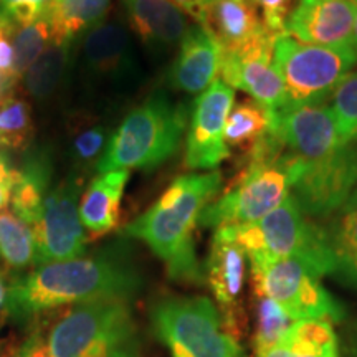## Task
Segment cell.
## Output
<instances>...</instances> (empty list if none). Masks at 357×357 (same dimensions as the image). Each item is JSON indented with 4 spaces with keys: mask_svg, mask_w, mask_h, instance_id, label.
Returning a JSON list of instances; mask_svg holds the SVG:
<instances>
[{
    "mask_svg": "<svg viewBox=\"0 0 357 357\" xmlns=\"http://www.w3.org/2000/svg\"><path fill=\"white\" fill-rule=\"evenodd\" d=\"M53 357H142L129 301L98 300L73 306L47 341Z\"/></svg>",
    "mask_w": 357,
    "mask_h": 357,
    "instance_id": "8992f818",
    "label": "cell"
},
{
    "mask_svg": "<svg viewBox=\"0 0 357 357\" xmlns=\"http://www.w3.org/2000/svg\"><path fill=\"white\" fill-rule=\"evenodd\" d=\"M71 45L52 42L42 55L33 61V65L24 73V84L29 95L37 100H45L52 96L60 86L68 66Z\"/></svg>",
    "mask_w": 357,
    "mask_h": 357,
    "instance_id": "d4e9b609",
    "label": "cell"
},
{
    "mask_svg": "<svg viewBox=\"0 0 357 357\" xmlns=\"http://www.w3.org/2000/svg\"><path fill=\"white\" fill-rule=\"evenodd\" d=\"M33 136V118L29 101L13 89L0 95V147L24 151Z\"/></svg>",
    "mask_w": 357,
    "mask_h": 357,
    "instance_id": "4316f807",
    "label": "cell"
},
{
    "mask_svg": "<svg viewBox=\"0 0 357 357\" xmlns=\"http://www.w3.org/2000/svg\"><path fill=\"white\" fill-rule=\"evenodd\" d=\"M245 260L247 257L238 245L215 231L204 276H207L215 301L220 306L223 326L236 341L243 319L240 294L245 281Z\"/></svg>",
    "mask_w": 357,
    "mask_h": 357,
    "instance_id": "2e32d148",
    "label": "cell"
},
{
    "mask_svg": "<svg viewBox=\"0 0 357 357\" xmlns=\"http://www.w3.org/2000/svg\"><path fill=\"white\" fill-rule=\"evenodd\" d=\"M356 3V20H354V35H352V47L357 52V2Z\"/></svg>",
    "mask_w": 357,
    "mask_h": 357,
    "instance_id": "7bdbcfd3",
    "label": "cell"
},
{
    "mask_svg": "<svg viewBox=\"0 0 357 357\" xmlns=\"http://www.w3.org/2000/svg\"><path fill=\"white\" fill-rule=\"evenodd\" d=\"M174 61L169 82L176 89L197 95L204 93L220 75L222 47L202 25H190Z\"/></svg>",
    "mask_w": 357,
    "mask_h": 357,
    "instance_id": "e0dca14e",
    "label": "cell"
},
{
    "mask_svg": "<svg viewBox=\"0 0 357 357\" xmlns=\"http://www.w3.org/2000/svg\"><path fill=\"white\" fill-rule=\"evenodd\" d=\"M235 91L223 79H215L194 102L185 139V166L215 171L230 155L225 124L234 108Z\"/></svg>",
    "mask_w": 357,
    "mask_h": 357,
    "instance_id": "7c38bea8",
    "label": "cell"
},
{
    "mask_svg": "<svg viewBox=\"0 0 357 357\" xmlns=\"http://www.w3.org/2000/svg\"><path fill=\"white\" fill-rule=\"evenodd\" d=\"M52 0H0V10L17 25L37 20Z\"/></svg>",
    "mask_w": 357,
    "mask_h": 357,
    "instance_id": "e575fe53",
    "label": "cell"
},
{
    "mask_svg": "<svg viewBox=\"0 0 357 357\" xmlns=\"http://www.w3.org/2000/svg\"><path fill=\"white\" fill-rule=\"evenodd\" d=\"M84 60L102 77H128L134 70L131 38L126 26L118 22H101L84 37Z\"/></svg>",
    "mask_w": 357,
    "mask_h": 357,
    "instance_id": "44dd1931",
    "label": "cell"
},
{
    "mask_svg": "<svg viewBox=\"0 0 357 357\" xmlns=\"http://www.w3.org/2000/svg\"><path fill=\"white\" fill-rule=\"evenodd\" d=\"M215 231L238 245L247 258H294L318 276H334L342 283L357 284V266L339 255L324 225L310 220L291 194L261 220L248 225H225Z\"/></svg>",
    "mask_w": 357,
    "mask_h": 357,
    "instance_id": "3957f363",
    "label": "cell"
},
{
    "mask_svg": "<svg viewBox=\"0 0 357 357\" xmlns=\"http://www.w3.org/2000/svg\"><path fill=\"white\" fill-rule=\"evenodd\" d=\"M294 324V319L276 305L273 300L266 296H258L257 303V331L253 346H255V354L270 349L278 344L281 337L289 331Z\"/></svg>",
    "mask_w": 357,
    "mask_h": 357,
    "instance_id": "4dcf8cb0",
    "label": "cell"
},
{
    "mask_svg": "<svg viewBox=\"0 0 357 357\" xmlns=\"http://www.w3.org/2000/svg\"><path fill=\"white\" fill-rule=\"evenodd\" d=\"M108 132L105 126H89L79 131L73 139V155L79 164H89L93 160L101 159L108 146Z\"/></svg>",
    "mask_w": 357,
    "mask_h": 357,
    "instance_id": "d6a6232c",
    "label": "cell"
},
{
    "mask_svg": "<svg viewBox=\"0 0 357 357\" xmlns=\"http://www.w3.org/2000/svg\"><path fill=\"white\" fill-rule=\"evenodd\" d=\"M53 159L52 153L43 146L29 147L17 169L12 187V212L30 227H33L42 213L43 202L52 187Z\"/></svg>",
    "mask_w": 357,
    "mask_h": 357,
    "instance_id": "ffe728a7",
    "label": "cell"
},
{
    "mask_svg": "<svg viewBox=\"0 0 357 357\" xmlns=\"http://www.w3.org/2000/svg\"><path fill=\"white\" fill-rule=\"evenodd\" d=\"M220 43L222 52H235L268 32L253 0H217L204 12L202 24Z\"/></svg>",
    "mask_w": 357,
    "mask_h": 357,
    "instance_id": "d6986e66",
    "label": "cell"
},
{
    "mask_svg": "<svg viewBox=\"0 0 357 357\" xmlns=\"http://www.w3.org/2000/svg\"><path fill=\"white\" fill-rule=\"evenodd\" d=\"M253 287L258 296L273 300L294 321H342L344 307L305 263L294 258L248 257Z\"/></svg>",
    "mask_w": 357,
    "mask_h": 357,
    "instance_id": "9c48e42d",
    "label": "cell"
},
{
    "mask_svg": "<svg viewBox=\"0 0 357 357\" xmlns=\"http://www.w3.org/2000/svg\"><path fill=\"white\" fill-rule=\"evenodd\" d=\"M357 187V146L344 142L333 153L303 160L291 195L307 218H329Z\"/></svg>",
    "mask_w": 357,
    "mask_h": 357,
    "instance_id": "8fae6325",
    "label": "cell"
},
{
    "mask_svg": "<svg viewBox=\"0 0 357 357\" xmlns=\"http://www.w3.org/2000/svg\"><path fill=\"white\" fill-rule=\"evenodd\" d=\"M17 169L12 166L7 153L0 151V211L7 207L12 195V187L15 182Z\"/></svg>",
    "mask_w": 357,
    "mask_h": 357,
    "instance_id": "8d00e7d4",
    "label": "cell"
},
{
    "mask_svg": "<svg viewBox=\"0 0 357 357\" xmlns=\"http://www.w3.org/2000/svg\"><path fill=\"white\" fill-rule=\"evenodd\" d=\"M333 247L347 263L357 266V187L324 225Z\"/></svg>",
    "mask_w": 357,
    "mask_h": 357,
    "instance_id": "f546056e",
    "label": "cell"
},
{
    "mask_svg": "<svg viewBox=\"0 0 357 357\" xmlns=\"http://www.w3.org/2000/svg\"><path fill=\"white\" fill-rule=\"evenodd\" d=\"M253 357H339V339L331 321H294L278 344Z\"/></svg>",
    "mask_w": 357,
    "mask_h": 357,
    "instance_id": "603a6c76",
    "label": "cell"
},
{
    "mask_svg": "<svg viewBox=\"0 0 357 357\" xmlns=\"http://www.w3.org/2000/svg\"><path fill=\"white\" fill-rule=\"evenodd\" d=\"M329 106L342 139L357 146V71H352L337 84Z\"/></svg>",
    "mask_w": 357,
    "mask_h": 357,
    "instance_id": "1f68e13d",
    "label": "cell"
},
{
    "mask_svg": "<svg viewBox=\"0 0 357 357\" xmlns=\"http://www.w3.org/2000/svg\"><path fill=\"white\" fill-rule=\"evenodd\" d=\"M53 42L52 26L47 17L40 15L37 20L30 24L17 26L15 37H13V50H15V78L17 82L24 77V73L33 61L47 50V47Z\"/></svg>",
    "mask_w": 357,
    "mask_h": 357,
    "instance_id": "f1b7e54d",
    "label": "cell"
},
{
    "mask_svg": "<svg viewBox=\"0 0 357 357\" xmlns=\"http://www.w3.org/2000/svg\"><path fill=\"white\" fill-rule=\"evenodd\" d=\"M13 357H30V341H26L24 347H22V349L17 352V354Z\"/></svg>",
    "mask_w": 357,
    "mask_h": 357,
    "instance_id": "b9f144b4",
    "label": "cell"
},
{
    "mask_svg": "<svg viewBox=\"0 0 357 357\" xmlns=\"http://www.w3.org/2000/svg\"><path fill=\"white\" fill-rule=\"evenodd\" d=\"M10 281L7 278V273L0 266V312H6L7 306V298H8V289H10Z\"/></svg>",
    "mask_w": 357,
    "mask_h": 357,
    "instance_id": "60d3db41",
    "label": "cell"
},
{
    "mask_svg": "<svg viewBox=\"0 0 357 357\" xmlns=\"http://www.w3.org/2000/svg\"><path fill=\"white\" fill-rule=\"evenodd\" d=\"M30 341V357H53L50 349H48L47 342H43L42 339L33 336Z\"/></svg>",
    "mask_w": 357,
    "mask_h": 357,
    "instance_id": "ab89813d",
    "label": "cell"
},
{
    "mask_svg": "<svg viewBox=\"0 0 357 357\" xmlns=\"http://www.w3.org/2000/svg\"><path fill=\"white\" fill-rule=\"evenodd\" d=\"M280 35L265 32L247 47L222 52L220 75L230 88L248 93L268 114L280 111L287 102V89L273 65V48Z\"/></svg>",
    "mask_w": 357,
    "mask_h": 357,
    "instance_id": "4fadbf2b",
    "label": "cell"
},
{
    "mask_svg": "<svg viewBox=\"0 0 357 357\" xmlns=\"http://www.w3.org/2000/svg\"><path fill=\"white\" fill-rule=\"evenodd\" d=\"M0 261L13 271L35 265L32 227L7 208L0 211Z\"/></svg>",
    "mask_w": 357,
    "mask_h": 357,
    "instance_id": "484cf974",
    "label": "cell"
},
{
    "mask_svg": "<svg viewBox=\"0 0 357 357\" xmlns=\"http://www.w3.org/2000/svg\"><path fill=\"white\" fill-rule=\"evenodd\" d=\"M273 65L287 89L283 108L321 105L357 65V52L306 45L289 35H280L273 48Z\"/></svg>",
    "mask_w": 357,
    "mask_h": 357,
    "instance_id": "ba28073f",
    "label": "cell"
},
{
    "mask_svg": "<svg viewBox=\"0 0 357 357\" xmlns=\"http://www.w3.org/2000/svg\"><path fill=\"white\" fill-rule=\"evenodd\" d=\"M189 106L174 102L164 91L154 93L134 108L111 134L96 162L98 174L111 171H154L181 147L189 123Z\"/></svg>",
    "mask_w": 357,
    "mask_h": 357,
    "instance_id": "277c9868",
    "label": "cell"
},
{
    "mask_svg": "<svg viewBox=\"0 0 357 357\" xmlns=\"http://www.w3.org/2000/svg\"><path fill=\"white\" fill-rule=\"evenodd\" d=\"M15 22L0 10V78L15 86V50H13V37L17 32Z\"/></svg>",
    "mask_w": 357,
    "mask_h": 357,
    "instance_id": "836d02e7",
    "label": "cell"
},
{
    "mask_svg": "<svg viewBox=\"0 0 357 357\" xmlns=\"http://www.w3.org/2000/svg\"><path fill=\"white\" fill-rule=\"evenodd\" d=\"M356 3L352 0H298L287 20V35L306 45L352 47Z\"/></svg>",
    "mask_w": 357,
    "mask_h": 357,
    "instance_id": "9a60e30c",
    "label": "cell"
},
{
    "mask_svg": "<svg viewBox=\"0 0 357 357\" xmlns=\"http://www.w3.org/2000/svg\"><path fill=\"white\" fill-rule=\"evenodd\" d=\"M109 6L111 0H52L43 15L50 22L53 42L73 43L105 20Z\"/></svg>",
    "mask_w": 357,
    "mask_h": 357,
    "instance_id": "cb8c5ba5",
    "label": "cell"
},
{
    "mask_svg": "<svg viewBox=\"0 0 357 357\" xmlns=\"http://www.w3.org/2000/svg\"><path fill=\"white\" fill-rule=\"evenodd\" d=\"M222 172L178 176L158 202L124 227L123 235L141 240L166 263L167 275L182 283H202L194 231L205 205L217 197Z\"/></svg>",
    "mask_w": 357,
    "mask_h": 357,
    "instance_id": "7a4b0ae2",
    "label": "cell"
},
{
    "mask_svg": "<svg viewBox=\"0 0 357 357\" xmlns=\"http://www.w3.org/2000/svg\"><path fill=\"white\" fill-rule=\"evenodd\" d=\"M270 129V114L253 100L240 101L231 108L225 124V142L229 147L247 151Z\"/></svg>",
    "mask_w": 357,
    "mask_h": 357,
    "instance_id": "83f0119b",
    "label": "cell"
},
{
    "mask_svg": "<svg viewBox=\"0 0 357 357\" xmlns=\"http://www.w3.org/2000/svg\"><path fill=\"white\" fill-rule=\"evenodd\" d=\"M83 181L70 174L48 192L42 213L32 227L35 266L84 257L88 236L79 218L78 199Z\"/></svg>",
    "mask_w": 357,
    "mask_h": 357,
    "instance_id": "30bf717a",
    "label": "cell"
},
{
    "mask_svg": "<svg viewBox=\"0 0 357 357\" xmlns=\"http://www.w3.org/2000/svg\"><path fill=\"white\" fill-rule=\"evenodd\" d=\"M301 166L303 159L288 149L275 158H245L243 166L220 197L205 205L199 225L217 230L261 220L291 194Z\"/></svg>",
    "mask_w": 357,
    "mask_h": 357,
    "instance_id": "5b68a950",
    "label": "cell"
},
{
    "mask_svg": "<svg viewBox=\"0 0 357 357\" xmlns=\"http://www.w3.org/2000/svg\"><path fill=\"white\" fill-rule=\"evenodd\" d=\"M144 280L128 248L111 245L93 255L35 266L10 281L6 314L20 324L56 310L98 300L131 301Z\"/></svg>",
    "mask_w": 357,
    "mask_h": 357,
    "instance_id": "6da1fadb",
    "label": "cell"
},
{
    "mask_svg": "<svg viewBox=\"0 0 357 357\" xmlns=\"http://www.w3.org/2000/svg\"><path fill=\"white\" fill-rule=\"evenodd\" d=\"M129 171L100 174L91 181L79 200V218L93 236L114 230L119 223V208Z\"/></svg>",
    "mask_w": 357,
    "mask_h": 357,
    "instance_id": "7402d4cb",
    "label": "cell"
},
{
    "mask_svg": "<svg viewBox=\"0 0 357 357\" xmlns=\"http://www.w3.org/2000/svg\"><path fill=\"white\" fill-rule=\"evenodd\" d=\"M270 129L289 153L303 160H314L344 144L331 106L303 105L270 114Z\"/></svg>",
    "mask_w": 357,
    "mask_h": 357,
    "instance_id": "5bb4252c",
    "label": "cell"
},
{
    "mask_svg": "<svg viewBox=\"0 0 357 357\" xmlns=\"http://www.w3.org/2000/svg\"><path fill=\"white\" fill-rule=\"evenodd\" d=\"M339 357H357V319L346 329L344 339L339 342Z\"/></svg>",
    "mask_w": 357,
    "mask_h": 357,
    "instance_id": "74e56055",
    "label": "cell"
},
{
    "mask_svg": "<svg viewBox=\"0 0 357 357\" xmlns=\"http://www.w3.org/2000/svg\"><path fill=\"white\" fill-rule=\"evenodd\" d=\"M172 2L176 3L182 12L187 13V15H190L192 19L197 22V24H202L204 10L202 7L199 6L197 0H172Z\"/></svg>",
    "mask_w": 357,
    "mask_h": 357,
    "instance_id": "f35d334b",
    "label": "cell"
},
{
    "mask_svg": "<svg viewBox=\"0 0 357 357\" xmlns=\"http://www.w3.org/2000/svg\"><path fill=\"white\" fill-rule=\"evenodd\" d=\"M293 2L294 0H253V3L261 8L263 24L275 35H287L284 26Z\"/></svg>",
    "mask_w": 357,
    "mask_h": 357,
    "instance_id": "d590c367",
    "label": "cell"
},
{
    "mask_svg": "<svg viewBox=\"0 0 357 357\" xmlns=\"http://www.w3.org/2000/svg\"><path fill=\"white\" fill-rule=\"evenodd\" d=\"M123 3L132 32L155 50L181 43L190 26L185 13L172 0H123Z\"/></svg>",
    "mask_w": 357,
    "mask_h": 357,
    "instance_id": "ac0fdd59",
    "label": "cell"
},
{
    "mask_svg": "<svg viewBox=\"0 0 357 357\" xmlns=\"http://www.w3.org/2000/svg\"><path fill=\"white\" fill-rule=\"evenodd\" d=\"M151 323L172 357H238V341L205 296H171L154 303Z\"/></svg>",
    "mask_w": 357,
    "mask_h": 357,
    "instance_id": "52a82bcc",
    "label": "cell"
},
{
    "mask_svg": "<svg viewBox=\"0 0 357 357\" xmlns=\"http://www.w3.org/2000/svg\"><path fill=\"white\" fill-rule=\"evenodd\" d=\"M352 2H357V0H352Z\"/></svg>",
    "mask_w": 357,
    "mask_h": 357,
    "instance_id": "f6af8a7d",
    "label": "cell"
},
{
    "mask_svg": "<svg viewBox=\"0 0 357 357\" xmlns=\"http://www.w3.org/2000/svg\"><path fill=\"white\" fill-rule=\"evenodd\" d=\"M197 2H199V6L202 7V10L205 12V8H207L208 6H212V3H215L217 0H197Z\"/></svg>",
    "mask_w": 357,
    "mask_h": 357,
    "instance_id": "ee69618b",
    "label": "cell"
}]
</instances>
